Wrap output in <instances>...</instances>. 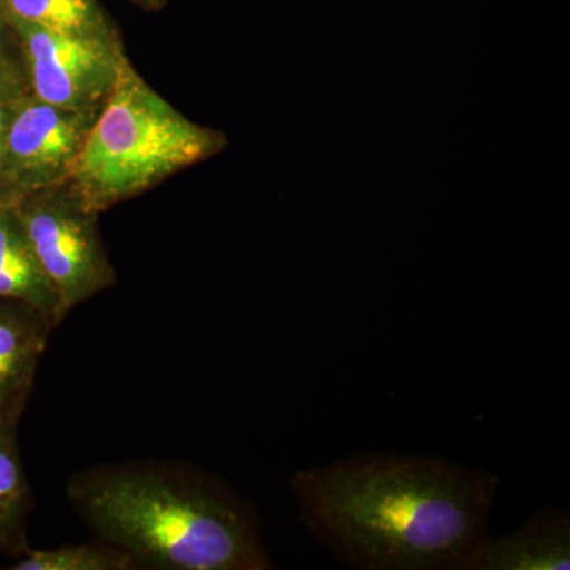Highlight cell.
I'll return each mask as SVG.
<instances>
[{"label":"cell","instance_id":"obj_1","mask_svg":"<svg viewBox=\"0 0 570 570\" xmlns=\"http://www.w3.org/2000/svg\"><path fill=\"white\" fill-rule=\"evenodd\" d=\"M298 519L360 570H460L489 534L501 479L442 456L358 452L291 478Z\"/></svg>","mask_w":570,"mask_h":570},{"label":"cell","instance_id":"obj_2","mask_svg":"<svg viewBox=\"0 0 570 570\" xmlns=\"http://www.w3.org/2000/svg\"><path fill=\"white\" fill-rule=\"evenodd\" d=\"M67 497L102 542L135 564L165 570L273 569L261 520L216 475L163 463H127L75 475Z\"/></svg>","mask_w":570,"mask_h":570},{"label":"cell","instance_id":"obj_3","mask_svg":"<svg viewBox=\"0 0 570 570\" xmlns=\"http://www.w3.org/2000/svg\"><path fill=\"white\" fill-rule=\"evenodd\" d=\"M227 146L223 132L176 110L126 58L69 181L89 208L102 213Z\"/></svg>","mask_w":570,"mask_h":570},{"label":"cell","instance_id":"obj_4","mask_svg":"<svg viewBox=\"0 0 570 570\" xmlns=\"http://www.w3.org/2000/svg\"><path fill=\"white\" fill-rule=\"evenodd\" d=\"M11 209L58 294L62 318L116 284L100 213L85 204L69 179L26 193Z\"/></svg>","mask_w":570,"mask_h":570},{"label":"cell","instance_id":"obj_5","mask_svg":"<svg viewBox=\"0 0 570 570\" xmlns=\"http://www.w3.org/2000/svg\"><path fill=\"white\" fill-rule=\"evenodd\" d=\"M24 56L32 96L80 111H100L126 61L122 39L48 31L9 18Z\"/></svg>","mask_w":570,"mask_h":570},{"label":"cell","instance_id":"obj_6","mask_svg":"<svg viewBox=\"0 0 570 570\" xmlns=\"http://www.w3.org/2000/svg\"><path fill=\"white\" fill-rule=\"evenodd\" d=\"M99 112L70 110L29 94L10 124L0 174L24 193L66 181Z\"/></svg>","mask_w":570,"mask_h":570},{"label":"cell","instance_id":"obj_7","mask_svg":"<svg viewBox=\"0 0 570 570\" xmlns=\"http://www.w3.org/2000/svg\"><path fill=\"white\" fill-rule=\"evenodd\" d=\"M570 569V512L546 505L519 530L491 538L487 534L468 554L460 570Z\"/></svg>","mask_w":570,"mask_h":570},{"label":"cell","instance_id":"obj_8","mask_svg":"<svg viewBox=\"0 0 570 570\" xmlns=\"http://www.w3.org/2000/svg\"><path fill=\"white\" fill-rule=\"evenodd\" d=\"M52 328L36 307L0 298V425L20 422Z\"/></svg>","mask_w":570,"mask_h":570},{"label":"cell","instance_id":"obj_9","mask_svg":"<svg viewBox=\"0 0 570 570\" xmlns=\"http://www.w3.org/2000/svg\"><path fill=\"white\" fill-rule=\"evenodd\" d=\"M0 298L28 303L55 326L63 321L58 294L11 208L0 212Z\"/></svg>","mask_w":570,"mask_h":570},{"label":"cell","instance_id":"obj_10","mask_svg":"<svg viewBox=\"0 0 570 570\" xmlns=\"http://www.w3.org/2000/svg\"><path fill=\"white\" fill-rule=\"evenodd\" d=\"M32 508V490L18 449V423L0 425V553L22 557L31 550Z\"/></svg>","mask_w":570,"mask_h":570},{"label":"cell","instance_id":"obj_11","mask_svg":"<svg viewBox=\"0 0 570 570\" xmlns=\"http://www.w3.org/2000/svg\"><path fill=\"white\" fill-rule=\"evenodd\" d=\"M7 20L73 36L121 39L99 0H6Z\"/></svg>","mask_w":570,"mask_h":570},{"label":"cell","instance_id":"obj_12","mask_svg":"<svg viewBox=\"0 0 570 570\" xmlns=\"http://www.w3.org/2000/svg\"><path fill=\"white\" fill-rule=\"evenodd\" d=\"M137 568L129 553L111 543H73L50 550H29L13 570H129Z\"/></svg>","mask_w":570,"mask_h":570},{"label":"cell","instance_id":"obj_13","mask_svg":"<svg viewBox=\"0 0 570 570\" xmlns=\"http://www.w3.org/2000/svg\"><path fill=\"white\" fill-rule=\"evenodd\" d=\"M28 82L24 56L17 32L7 22L0 26V88Z\"/></svg>","mask_w":570,"mask_h":570},{"label":"cell","instance_id":"obj_14","mask_svg":"<svg viewBox=\"0 0 570 570\" xmlns=\"http://www.w3.org/2000/svg\"><path fill=\"white\" fill-rule=\"evenodd\" d=\"M31 94L28 82L24 85L3 86L0 88V163H2L3 148H6L7 134L10 124L17 115L22 100Z\"/></svg>","mask_w":570,"mask_h":570},{"label":"cell","instance_id":"obj_15","mask_svg":"<svg viewBox=\"0 0 570 570\" xmlns=\"http://www.w3.org/2000/svg\"><path fill=\"white\" fill-rule=\"evenodd\" d=\"M24 190L20 189L6 175L0 174V212L13 208L18 200L24 195Z\"/></svg>","mask_w":570,"mask_h":570},{"label":"cell","instance_id":"obj_16","mask_svg":"<svg viewBox=\"0 0 570 570\" xmlns=\"http://www.w3.org/2000/svg\"><path fill=\"white\" fill-rule=\"evenodd\" d=\"M134 6L140 7L142 10L159 11L167 6L168 0H129Z\"/></svg>","mask_w":570,"mask_h":570},{"label":"cell","instance_id":"obj_17","mask_svg":"<svg viewBox=\"0 0 570 570\" xmlns=\"http://www.w3.org/2000/svg\"><path fill=\"white\" fill-rule=\"evenodd\" d=\"M6 0H0V26L7 24Z\"/></svg>","mask_w":570,"mask_h":570}]
</instances>
